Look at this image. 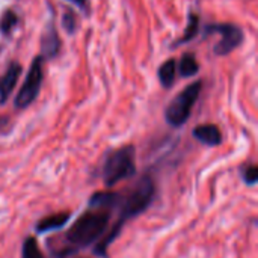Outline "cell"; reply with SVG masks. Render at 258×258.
Segmentation results:
<instances>
[{
	"mask_svg": "<svg viewBox=\"0 0 258 258\" xmlns=\"http://www.w3.org/2000/svg\"><path fill=\"white\" fill-rule=\"evenodd\" d=\"M156 195H157V187L153 175L144 174L138 180L135 187L125 195V198H121V203L118 206L119 209L118 219L110 228V231L95 245L94 254L101 258H107V249L118 239L125 224L145 213L150 209V206L154 203Z\"/></svg>",
	"mask_w": 258,
	"mask_h": 258,
	"instance_id": "obj_1",
	"label": "cell"
},
{
	"mask_svg": "<svg viewBox=\"0 0 258 258\" xmlns=\"http://www.w3.org/2000/svg\"><path fill=\"white\" fill-rule=\"evenodd\" d=\"M112 213L113 210L109 209L88 206L86 210L67 230L63 236V246L59 252H56V257L68 258L82 249L97 245L109 230Z\"/></svg>",
	"mask_w": 258,
	"mask_h": 258,
	"instance_id": "obj_2",
	"label": "cell"
},
{
	"mask_svg": "<svg viewBox=\"0 0 258 258\" xmlns=\"http://www.w3.org/2000/svg\"><path fill=\"white\" fill-rule=\"evenodd\" d=\"M136 168V148L135 145H122L119 148L110 150L104 154L101 177L107 189H112L119 181L135 177Z\"/></svg>",
	"mask_w": 258,
	"mask_h": 258,
	"instance_id": "obj_3",
	"label": "cell"
},
{
	"mask_svg": "<svg viewBox=\"0 0 258 258\" xmlns=\"http://www.w3.org/2000/svg\"><path fill=\"white\" fill-rule=\"evenodd\" d=\"M201 89H203V82L201 80L194 82L171 100V103L165 109V121L172 128H180L189 121L194 106L200 98Z\"/></svg>",
	"mask_w": 258,
	"mask_h": 258,
	"instance_id": "obj_4",
	"label": "cell"
},
{
	"mask_svg": "<svg viewBox=\"0 0 258 258\" xmlns=\"http://www.w3.org/2000/svg\"><path fill=\"white\" fill-rule=\"evenodd\" d=\"M44 57L42 56H36L30 65V70L24 79L23 86L20 88L15 100H14V106L17 109H26L29 107L38 97L41 85H42V79H44Z\"/></svg>",
	"mask_w": 258,
	"mask_h": 258,
	"instance_id": "obj_5",
	"label": "cell"
},
{
	"mask_svg": "<svg viewBox=\"0 0 258 258\" xmlns=\"http://www.w3.org/2000/svg\"><path fill=\"white\" fill-rule=\"evenodd\" d=\"M218 32L222 38L221 41L215 45V54L218 56H225L230 54L233 50H236L245 39L243 30L231 23H215L206 26V33H215Z\"/></svg>",
	"mask_w": 258,
	"mask_h": 258,
	"instance_id": "obj_6",
	"label": "cell"
},
{
	"mask_svg": "<svg viewBox=\"0 0 258 258\" xmlns=\"http://www.w3.org/2000/svg\"><path fill=\"white\" fill-rule=\"evenodd\" d=\"M192 136L195 141H198L200 144L206 145V147H219L222 144V133L219 130V127L216 124H201L197 125L192 130Z\"/></svg>",
	"mask_w": 258,
	"mask_h": 258,
	"instance_id": "obj_7",
	"label": "cell"
},
{
	"mask_svg": "<svg viewBox=\"0 0 258 258\" xmlns=\"http://www.w3.org/2000/svg\"><path fill=\"white\" fill-rule=\"evenodd\" d=\"M71 219V212H57L39 219L35 225L36 234H47L51 231L62 230Z\"/></svg>",
	"mask_w": 258,
	"mask_h": 258,
	"instance_id": "obj_8",
	"label": "cell"
},
{
	"mask_svg": "<svg viewBox=\"0 0 258 258\" xmlns=\"http://www.w3.org/2000/svg\"><path fill=\"white\" fill-rule=\"evenodd\" d=\"M21 71H23V67L18 62H12L6 68L3 76L0 77V104H3L12 94V91L21 76Z\"/></svg>",
	"mask_w": 258,
	"mask_h": 258,
	"instance_id": "obj_9",
	"label": "cell"
},
{
	"mask_svg": "<svg viewBox=\"0 0 258 258\" xmlns=\"http://www.w3.org/2000/svg\"><path fill=\"white\" fill-rule=\"evenodd\" d=\"M59 48H60V41H59L57 32H56L54 26L50 24L41 38V54L39 56H42L44 59L45 57L51 59L57 54Z\"/></svg>",
	"mask_w": 258,
	"mask_h": 258,
	"instance_id": "obj_10",
	"label": "cell"
},
{
	"mask_svg": "<svg viewBox=\"0 0 258 258\" xmlns=\"http://www.w3.org/2000/svg\"><path fill=\"white\" fill-rule=\"evenodd\" d=\"M175 74H177V62L175 59H168L160 68H159V80L160 85L166 89H169L175 80Z\"/></svg>",
	"mask_w": 258,
	"mask_h": 258,
	"instance_id": "obj_11",
	"label": "cell"
},
{
	"mask_svg": "<svg viewBox=\"0 0 258 258\" xmlns=\"http://www.w3.org/2000/svg\"><path fill=\"white\" fill-rule=\"evenodd\" d=\"M178 70H180V74L183 77H192V76H195L198 73V70H200V63L197 62L195 54L194 53L183 54V57L180 60V65H178Z\"/></svg>",
	"mask_w": 258,
	"mask_h": 258,
	"instance_id": "obj_12",
	"label": "cell"
},
{
	"mask_svg": "<svg viewBox=\"0 0 258 258\" xmlns=\"http://www.w3.org/2000/svg\"><path fill=\"white\" fill-rule=\"evenodd\" d=\"M21 258H44L39 249L38 240L33 236H27L21 245Z\"/></svg>",
	"mask_w": 258,
	"mask_h": 258,
	"instance_id": "obj_13",
	"label": "cell"
},
{
	"mask_svg": "<svg viewBox=\"0 0 258 258\" xmlns=\"http://www.w3.org/2000/svg\"><path fill=\"white\" fill-rule=\"evenodd\" d=\"M240 177L246 186H255L258 183V166L255 163H243L240 166Z\"/></svg>",
	"mask_w": 258,
	"mask_h": 258,
	"instance_id": "obj_14",
	"label": "cell"
},
{
	"mask_svg": "<svg viewBox=\"0 0 258 258\" xmlns=\"http://www.w3.org/2000/svg\"><path fill=\"white\" fill-rule=\"evenodd\" d=\"M18 23V17L12 9H8L3 12V15L0 17V32L2 35H9L12 32V29L17 26Z\"/></svg>",
	"mask_w": 258,
	"mask_h": 258,
	"instance_id": "obj_15",
	"label": "cell"
},
{
	"mask_svg": "<svg viewBox=\"0 0 258 258\" xmlns=\"http://www.w3.org/2000/svg\"><path fill=\"white\" fill-rule=\"evenodd\" d=\"M198 27H200V17L195 15V14H189V24H187V29H186L183 38L178 39L175 44H181V42H187V41L194 39V38L198 35Z\"/></svg>",
	"mask_w": 258,
	"mask_h": 258,
	"instance_id": "obj_16",
	"label": "cell"
},
{
	"mask_svg": "<svg viewBox=\"0 0 258 258\" xmlns=\"http://www.w3.org/2000/svg\"><path fill=\"white\" fill-rule=\"evenodd\" d=\"M62 23H63V27L68 30V33H73L76 30V26H77V18H76V14L71 12V11H67L62 17Z\"/></svg>",
	"mask_w": 258,
	"mask_h": 258,
	"instance_id": "obj_17",
	"label": "cell"
},
{
	"mask_svg": "<svg viewBox=\"0 0 258 258\" xmlns=\"http://www.w3.org/2000/svg\"><path fill=\"white\" fill-rule=\"evenodd\" d=\"M70 2L76 3V5H77V6H80V8H85V6H86V3H88V0H70Z\"/></svg>",
	"mask_w": 258,
	"mask_h": 258,
	"instance_id": "obj_18",
	"label": "cell"
}]
</instances>
